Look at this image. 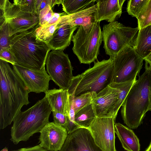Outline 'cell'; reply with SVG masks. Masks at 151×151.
Masks as SVG:
<instances>
[{"label":"cell","mask_w":151,"mask_h":151,"mask_svg":"<svg viewBox=\"0 0 151 151\" xmlns=\"http://www.w3.org/2000/svg\"><path fill=\"white\" fill-rule=\"evenodd\" d=\"M29 92L8 63L0 59V128L10 125L24 105H27Z\"/></svg>","instance_id":"1"},{"label":"cell","mask_w":151,"mask_h":151,"mask_svg":"<svg viewBox=\"0 0 151 151\" xmlns=\"http://www.w3.org/2000/svg\"><path fill=\"white\" fill-rule=\"evenodd\" d=\"M35 28L12 36L10 48L16 64L40 70L45 67L50 50L47 43L36 37Z\"/></svg>","instance_id":"2"},{"label":"cell","mask_w":151,"mask_h":151,"mask_svg":"<svg viewBox=\"0 0 151 151\" xmlns=\"http://www.w3.org/2000/svg\"><path fill=\"white\" fill-rule=\"evenodd\" d=\"M145 68L144 72L132 86L122 106L121 114L124 123L131 129L137 128L149 111L151 72L146 65Z\"/></svg>","instance_id":"3"},{"label":"cell","mask_w":151,"mask_h":151,"mask_svg":"<svg viewBox=\"0 0 151 151\" xmlns=\"http://www.w3.org/2000/svg\"><path fill=\"white\" fill-rule=\"evenodd\" d=\"M52 111L45 96L26 111H20L13 121L10 140L14 144L27 141L50 122L49 118Z\"/></svg>","instance_id":"4"},{"label":"cell","mask_w":151,"mask_h":151,"mask_svg":"<svg viewBox=\"0 0 151 151\" xmlns=\"http://www.w3.org/2000/svg\"><path fill=\"white\" fill-rule=\"evenodd\" d=\"M113 76V60L97 61L93 66L73 76L68 89L69 94L79 96L89 92L98 93L109 85Z\"/></svg>","instance_id":"5"},{"label":"cell","mask_w":151,"mask_h":151,"mask_svg":"<svg viewBox=\"0 0 151 151\" xmlns=\"http://www.w3.org/2000/svg\"><path fill=\"white\" fill-rule=\"evenodd\" d=\"M102 40L100 22L79 27L72 38V49L81 63L90 64L95 61Z\"/></svg>","instance_id":"6"},{"label":"cell","mask_w":151,"mask_h":151,"mask_svg":"<svg viewBox=\"0 0 151 151\" xmlns=\"http://www.w3.org/2000/svg\"><path fill=\"white\" fill-rule=\"evenodd\" d=\"M139 31L138 27H126L116 21L104 25L102 32L106 54L113 57L126 47H134Z\"/></svg>","instance_id":"7"},{"label":"cell","mask_w":151,"mask_h":151,"mask_svg":"<svg viewBox=\"0 0 151 151\" xmlns=\"http://www.w3.org/2000/svg\"><path fill=\"white\" fill-rule=\"evenodd\" d=\"M111 58L113 65L112 82H129L136 80L137 77L139 76L144 60L137 53L133 47H126Z\"/></svg>","instance_id":"8"},{"label":"cell","mask_w":151,"mask_h":151,"mask_svg":"<svg viewBox=\"0 0 151 151\" xmlns=\"http://www.w3.org/2000/svg\"><path fill=\"white\" fill-rule=\"evenodd\" d=\"M45 65L51 80L60 89L68 90L73 77L68 55L61 50H52L48 54Z\"/></svg>","instance_id":"9"},{"label":"cell","mask_w":151,"mask_h":151,"mask_svg":"<svg viewBox=\"0 0 151 151\" xmlns=\"http://www.w3.org/2000/svg\"><path fill=\"white\" fill-rule=\"evenodd\" d=\"M0 17H3L9 24L11 36L35 28L39 18L36 14L22 11L19 6L8 0H1Z\"/></svg>","instance_id":"10"},{"label":"cell","mask_w":151,"mask_h":151,"mask_svg":"<svg viewBox=\"0 0 151 151\" xmlns=\"http://www.w3.org/2000/svg\"><path fill=\"white\" fill-rule=\"evenodd\" d=\"M121 90L112 82L98 93L92 100L93 109L97 117H113L115 120Z\"/></svg>","instance_id":"11"},{"label":"cell","mask_w":151,"mask_h":151,"mask_svg":"<svg viewBox=\"0 0 151 151\" xmlns=\"http://www.w3.org/2000/svg\"><path fill=\"white\" fill-rule=\"evenodd\" d=\"M115 120L113 117H96L89 128L97 145L103 151H116Z\"/></svg>","instance_id":"12"},{"label":"cell","mask_w":151,"mask_h":151,"mask_svg":"<svg viewBox=\"0 0 151 151\" xmlns=\"http://www.w3.org/2000/svg\"><path fill=\"white\" fill-rule=\"evenodd\" d=\"M13 68L29 92L45 93L49 90V82L51 79L45 67L37 70L15 64L13 65Z\"/></svg>","instance_id":"13"},{"label":"cell","mask_w":151,"mask_h":151,"mask_svg":"<svg viewBox=\"0 0 151 151\" xmlns=\"http://www.w3.org/2000/svg\"><path fill=\"white\" fill-rule=\"evenodd\" d=\"M60 151H103L88 128L80 127L69 133Z\"/></svg>","instance_id":"14"},{"label":"cell","mask_w":151,"mask_h":151,"mask_svg":"<svg viewBox=\"0 0 151 151\" xmlns=\"http://www.w3.org/2000/svg\"><path fill=\"white\" fill-rule=\"evenodd\" d=\"M40 132L39 145L50 151H60L68 134L64 127L53 122L47 124Z\"/></svg>","instance_id":"15"},{"label":"cell","mask_w":151,"mask_h":151,"mask_svg":"<svg viewBox=\"0 0 151 151\" xmlns=\"http://www.w3.org/2000/svg\"><path fill=\"white\" fill-rule=\"evenodd\" d=\"M125 0H96L97 5L96 21L106 20L109 23L115 21L121 16L122 6Z\"/></svg>","instance_id":"16"},{"label":"cell","mask_w":151,"mask_h":151,"mask_svg":"<svg viewBox=\"0 0 151 151\" xmlns=\"http://www.w3.org/2000/svg\"><path fill=\"white\" fill-rule=\"evenodd\" d=\"M79 27L58 23L52 37L47 43L50 50H65L70 45L73 33Z\"/></svg>","instance_id":"17"},{"label":"cell","mask_w":151,"mask_h":151,"mask_svg":"<svg viewBox=\"0 0 151 151\" xmlns=\"http://www.w3.org/2000/svg\"><path fill=\"white\" fill-rule=\"evenodd\" d=\"M45 93L52 111L61 113L66 116L69 115L70 104L68 89L55 88L48 90Z\"/></svg>","instance_id":"18"},{"label":"cell","mask_w":151,"mask_h":151,"mask_svg":"<svg viewBox=\"0 0 151 151\" xmlns=\"http://www.w3.org/2000/svg\"><path fill=\"white\" fill-rule=\"evenodd\" d=\"M96 4L94 6L78 12L70 14H65L60 18L58 23L76 26H85L96 22Z\"/></svg>","instance_id":"19"},{"label":"cell","mask_w":151,"mask_h":151,"mask_svg":"<svg viewBox=\"0 0 151 151\" xmlns=\"http://www.w3.org/2000/svg\"><path fill=\"white\" fill-rule=\"evenodd\" d=\"M114 127L115 133L125 150L140 151L139 139L133 130L119 123H115Z\"/></svg>","instance_id":"20"},{"label":"cell","mask_w":151,"mask_h":151,"mask_svg":"<svg viewBox=\"0 0 151 151\" xmlns=\"http://www.w3.org/2000/svg\"><path fill=\"white\" fill-rule=\"evenodd\" d=\"M133 48L144 60L151 53V24L139 30Z\"/></svg>","instance_id":"21"},{"label":"cell","mask_w":151,"mask_h":151,"mask_svg":"<svg viewBox=\"0 0 151 151\" xmlns=\"http://www.w3.org/2000/svg\"><path fill=\"white\" fill-rule=\"evenodd\" d=\"M96 117L91 103L75 113V121L80 127L88 129Z\"/></svg>","instance_id":"22"},{"label":"cell","mask_w":151,"mask_h":151,"mask_svg":"<svg viewBox=\"0 0 151 151\" xmlns=\"http://www.w3.org/2000/svg\"><path fill=\"white\" fill-rule=\"evenodd\" d=\"M93 0H62V9L67 15L73 14L95 5Z\"/></svg>","instance_id":"23"},{"label":"cell","mask_w":151,"mask_h":151,"mask_svg":"<svg viewBox=\"0 0 151 151\" xmlns=\"http://www.w3.org/2000/svg\"><path fill=\"white\" fill-rule=\"evenodd\" d=\"M52 8L48 4L40 12L38 16L39 26H47L55 24L59 22L62 16L66 14L65 12L55 13Z\"/></svg>","instance_id":"24"},{"label":"cell","mask_w":151,"mask_h":151,"mask_svg":"<svg viewBox=\"0 0 151 151\" xmlns=\"http://www.w3.org/2000/svg\"><path fill=\"white\" fill-rule=\"evenodd\" d=\"M95 93H96L94 92H89L78 96H73L69 95L70 101L75 113L91 104L93 97Z\"/></svg>","instance_id":"25"},{"label":"cell","mask_w":151,"mask_h":151,"mask_svg":"<svg viewBox=\"0 0 151 151\" xmlns=\"http://www.w3.org/2000/svg\"><path fill=\"white\" fill-rule=\"evenodd\" d=\"M58 22L47 26H37L35 27L34 30L36 37L47 44L52 37Z\"/></svg>","instance_id":"26"},{"label":"cell","mask_w":151,"mask_h":151,"mask_svg":"<svg viewBox=\"0 0 151 151\" xmlns=\"http://www.w3.org/2000/svg\"><path fill=\"white\" fill-rule=\"evenodd\" d=\"M137 19L139 30L151 24V0H148Z\"/></svg>","instance_id":"27"},{"label":"cell","mask_w":151,"mask_h":151,"mask_svg":"<svg viewBox=\"0 0 151 151\" xmlns=\"http://www.w3.org/2000/svg\"><path fill=\"white\" fill-rule=\"evenodd\" d=\"M0 51L10 48L11 31L9 24L5 20L0 24Z\"/></svg>","instance_id":"28"},{"label":"cell","mask_w":151,"mask_h":151,"mask_svg":"<svg viewBox=\"0 0 151 151\" xmlns=\"http://www.w3.org/2000/svg\"><path fill=\"white\" fill-rule=\"evenodd\" d=\"M148 0H130L128 1L127 11L128 14L138 17Z\"/></svg>","instance_id":"29"},{"label":"cell","mask_w":151,"mask_h":151,"mask_svg":"<svg viewBox=\"0 0 151 151\" xmlns=\"http://www.w3.org/2000/svg\"><path fill=\"white\" fill-rule=\"evenodd\" d=\"M70 109L69 115L67 116V122L64 128L66 130L68 134L75 129L80 127L75 121V113L71 103L70 102Z\"/></svg>","instance_id":"30"},{"label":"cell","mask_w":151,"mask_h":151,"mask_svg":"<svg viewBox=\"0 0 151 151\" xmlns=\"http://www.w3.org/2000/svg\"><path fill=\"white\" fill-rule=\"evenodd\" d=\"M0 59L11 63L13 65L16 64L14 57L10 48L0 51Z\"/></svg>","instance_id":"31"},{"label":"cell","mask_w":151,"mask_h":151,"mask_svg":"<svg viewBox=\"0 0 151 151\" xmlns=\"http://www.w3.org/2000/svg\"><path fill=\"white\" fill-rule=\"evenodd\" d=\"M52 111L53 122L57 125L64 127L67 122V116L61 113L54 111Z\"/></svg>","instance_id":"32"},{"label":"cell","mask_w":151,"mask_h":151,"mask_svg":"<svg viewBox=\"0 0 151 151\" xmlns=\"http://www.w3.org/2000/svg\"><path fill=\"white\" fill-rule=\"evenodd\" d=\"M50 0H35V6L36 14L38 16L40 12L47 5H50Z\"/></svg>","instance_id":"33"},{"label":"cell","mask_w":151,"mask_h":151,"mask_svg":"<svg viewBox=\"0 0 151 151\" xmlns=\"http://www.w3.org/2000/svg\"><path fill=\"white\" fill-rule=\"evenodd\" d=\"M11 151H50L41 147L39 145L30 147L23 148Z\"/></svg>","instance_id":"34"},{"label":"cell","mask_w":151,"mask_h":151,"mask_svg":"<svg viewBox=\"0 0 151 151\" xmlns=\"http://www.w3.org/2000/svg\"><path fill=\"white\" fill-rule=\"evenodd\" d=\"M146 65L151 72V53L147 57L144 59Z\"/></svg>","instance_id":"35"},{"label":"cell","mask_w":151,"mask_h":151,"mask_svg":"<svg viewBox=\"0 0 151 151\" xmlns=\"http://www.w3.org/2000/svg\"><path fill=\"white\" fill-rule=\"evenodd\" d=\"M149 111H151V90H150L149 94Z\"/></svg>","instance_id":"36"},{"label":"cell","mask_w":151,"mask_h":151,"mask_svg":"<svg viewBox=\"0 0 151 151\" xmlns=\"http://www.w3.org/2000/svg\"><path fill=\"white\" fill-rule=\"evenodd\" d=\"M145 151H151V142Z\"/></svg>","instance_id":"37"},{"label":"cell","mask_w":151,"mask_h":151,"mask_svg":"<svg viewBox=\"0 0 151 151\" xmlns=\"http://www.w3.org/2000/svg\"><path fill=\"white\" fill-rule=\"evenodd\" d=\"M1 151H8V149L6 147H5L2 149Z\"/></svg>","instance_id":"38"}]
</instances>
